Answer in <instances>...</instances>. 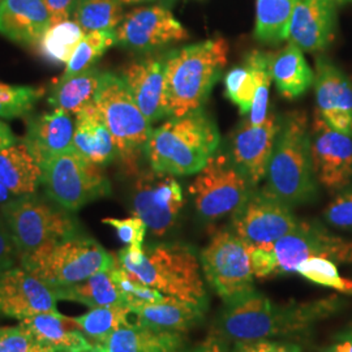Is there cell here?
Wrapping results in <instances>:
<instances>
[{"mask_svg": "<svg viewBox=\"0 0 352 352\" xmlns=\"http://www.w3.org/2000/svg\"><path fill=\"white\" fill-rule=\"evenodd\" d=\"M111 276L118 286V289L123 298V302L126 308L132 312L135 308L141 305L162 302L166 295L157 289H151L149 286L140 282L139 279L129 274L126 269H123L116 258V263L111 267Z\"/></svg>", "mask_w": 352, "mask_h": 352, "instance_id": "38", "label": "cell"}, {"mask_svg": "<svg viewBox=\"0 0 352 352\" xmlns=\"http://www.w3.org/2000/svg\"><path fill=\"white\" fill-rule=\"evenodd\" d=\"M279 126L280 119L269 113L261 124L254 126L245 120L232 135L230 155L253 186L266 177Z\"/></svg>", "mask_w": 352, "mask_h": 352, "instance_id": "18", "label": "cell"}, {"mask_svg": "<svg viewBox=\"0 0 352 352\" xmlns=\"http://www.w3.org/2000/svg\"><path fill=\"white\" fill-rule=\"evenodd\" d=\"M294 4L295 0H256L254 37L263 43L289 39Z\"/></svg>", "mask_w": 352, "mask_h": 352, "instance_id": "32", "label": "cell"}, {"mask_svg": "<svg viewBox=\"0 0 352 352\" xmlns=\"http://www.w3.org/2000/svg\"><path fill=\"white\" fill-rule=\"evenodd\" d=\"M74 148L101 167L118 158L115 141L96 102L76 113Z\"/></svg>", "mask_w": 352, "mask_h": 352, "instance_id": "26", "label": "cell"}, {"mask_svg": "<svg viewBox=\"0 0 352 352\" xmlns=\"http://www.w3.org/2000/svg\"><path fill=\"white\" fill-rule=\"evenodd\" d=\"M96 104L113 136L118 158L128 174H138L151 139V123L140 110L122 77L104 72Z\"/></svg>", "mask_w": 352, "mask_h": 352, "instance_id": "7", "label": "cell"}, {"mask_svg": "<svg viewBox=\"0 0 352 352\" xmlns=\"http://www.w3.org/2000/svg\"><path fill=\"white\" fill-rule=\"evenodd\" d=\"M291 208L270 189H252L245 201L232 214L234 232L250 248L272 247L298 226Z\"/></svg>", "mask_w": 352, "mask_h": 352, "instance_id": "12", "label": "cell"}, {"mask_svg": "<svg viewBox=\"0 0 352 352\" xmlns=\"http://www.w3.org/2000/svg\"><path fill=\"white\" fill-rule=\"evenodd\" d=\"M42 167L25 144H14L0 151V183L13 196L37 192L42 184Z\"/></svg>", "mask_w": 352, "mask_h": 352, "instance_id": "29", "label": "cell"}, {"mask_svg": "<svg viewBox=\"0 0 352 352\" xmlns=\"http://www.w3.org/2000/svg\"><path fill=\"white\" fill-rule=\"evenodd\" d=\"M327 352H352V342L340 340V343L330 347Z\"/></svg>", "mask_w": 352, "mask_h": 352, "instance_id": "50", "label": "cell"}, {"mask_svg": "<svg viewBox=\"0 0 352 352\" xmlns=\"http://www.w3.org/2000/svg\"><path fill=\"white\" fill-rule=\"evenodd\" d=\"M115 45V30H98L87 33L64 69L63 74L54 81V85L62 84L74 76L87 72L100 60L102 55Z\"/></svg>", "mask_w": 352, "mask_h": 352, "instance_id": "36", "label": "cell"}, {"mask_svg": "<svg viewBox=\"0 0 352 352\" xmlns=\"http://www.w3.org/2000/svg\"><path fill=\"white\" fill-rule=\"evenodd\" d=\"M55 291L59 300L81 302L89 308L124 305L123 298L111 276V269L100 272L84 282Z\"/></svg>", "mask_w": 352, "mask_h": 352, "instance_id": "30", "label": "cell"}, {"mask_svg": "<svg viewBox=\"0 0 352 352\" xmlns=\"http://www.w3.org/2000/svg\"><path fill=\"white\" fill-rule=\"evenodd\" d=\"M96 352H188L183 333L162 331L138 322L115 330Z\"/></svg>", "mask_w": 352, "mask_h": 352, "instance_id": "25", "label": "cell"}, {"mask_svg": "<svg viewBox=\"0 0 352 352\" xmlns=\"http://www.w3.org/2000/svg\"><path fill=\"white\" fill-rule=\"evenodd\" d=\"M19 139L14 136L11 126L0 120V151L17 144Z\"/></svg>", "mask_w": 352, "mask_h": 352, "instance_id": "49", "label": "cell"}, {"mask_svg": "<svg viewBox=\"0 0 352 352\" xmlns=\"http://www.w3.org/2000/svg\"><path fill=\"white\" fill-rule=\"evenodd\" d=\"M1 217L14 241L19 258L82 234L69 210L36 193L16 196L1 205Z\"/></svg>", "mask_w": 352, "mask_h": 352, "instance_id": "6", "label": "cell"}, {"mask_svg": "<svg viewBox=\"0 0 352 352\" xmlns=\"http://www.w3.org/2000/svg\"><path fill=\"white\" fill-rule=\"evenodd\" d=\"M232 352H302V350L295 344L260 340L235 343Z\"/></svg>", "mask_w": 352, "mask_h": 352, "instance_id": "45", "label": "cell"}, {"mask_svg": "<svg viewBox=\"0 0 352 352\" xmlns=\"http://www.w3.org/2000/svg\"><path fill=\"white\" fill-rule=\"evenodd\" d=\"M274 258V277L296 273L302 261L324 257L336 264L352 263V241L331 234L316 222L299 221L287 235L272 245Z\"/></svg>", "mask_w": 352, "mask_h": 352, "instance_id": "14", "label": "cell"}, {"mask_svg": "<svg viewBox=\"0 0 352 352\" xmlns=\"http://www.w3.org/2000/svg\"><path fill=\"white\" fill-rule=\"evenodd\" d=\"M0 352H43L20 324L0 327Z\"/></svg>", "mask_w": 352, "mask_h": 352, "instance_id": "44", "label": "cell"}, {"mask_svg": "<svg viewBox=\"0 0 352 352\" xmlns=\"http://www.w3.org/2000/svg\"><path fill=\"white\" fill-rule=\"evenodd\" d=\"M205 312L206 308L204 307L170 296H166L162 302L141 305L132 311L140 325L174 333H186L197 325Z\"/></svg>", "mask_w": 352, "mask_h": 352, "instance_id": "27", "label": "cell"}, {"mask_svg": "<svg viewBox=\"0 0 352 352\" xmlns=\"http://www.w3.org/2000/svg\"><path fill=\"white\" fill-rule=\"evenodd\" d=\"M102 223L113 227L116 231L118 238L123 244H126V247H133V248L144 247V240H145L148 227L139 217L133 215L131 218H124V219L104 218L102 219Z\"/></svg>", "mask_w": 352, "mask_h": 352, "instance_id": "42", "label": "cell"}, {"mask_svg": "<svg viewBox=\"0 0 352 352\" xmlns=\"http://www.w3.org/2000/svg\"><path fill=\"white\" fill-rule=\"evenodd\" d=\"M50 25L45 0H0V34L14 43L36 46Z\"/></svg>", "mask_w": 352, "mask_h": 352, "instance_id": "24", "label": "cell"}, {"mask_svg": "<svg viewBox=\"0 0 352 352\" xmlns=\"http://www.w3.org/2000/svg\"><path fill=\"white\" fill-rule=\"evenodd\" d=\"M266 177V187L289 206L315 200L317 179L311 157L309 124L304 111H289L280 118Z\"/></svg>", "mask_w": 352, "mask_h": 352, "instance_id": "5", "label": "cell"}, {"mask_svg": "<svg viewBox=\"0 0 352 352\" xmlns=\"http://www.w3.org/2000/svg\"><path fill=\"white\" fill-rule=\"evenodd\" d=\"M251 65L252 71L257 81V93L250 111V122L254 126H258L264 122L269 115V89L272 82V72H270V62L272 52L264 51H251L245 60Z\"/></svg>", "mask_w": 352, "mask_h": 352, "instance_id": "37", "label": "cell"}, {"mask_svg": "<svg viewBox=\"0 0 352 352\" xmlns=\"http://www.w3.org/2000/svg\"><path fill=\"white\" fill-rule=\"evenodd\" d=\"M74 135L75 123L71 113L55 109L52 113L28 120L24 144L42 167L55 155L74 146Z\"/></svg>", "mask_w": 352, "mask_h": 352, "instance_id": "21", "label": "cell"}, {"mask_svg": "<svg viewBox=\"0 0 352 352\" xmlns=\"http://www.w3.org/2000/svg\"><path fill=\"white\" fill-rule=\"evenodd\" d=\"M309 144L317 182L331 192H340L350 186L352 136L331 128L316 110L309 126Z\"/></svg>", "mask_w": 352, "mask_h": 352, "instance_id": "15", "label": "cell"}, {"mask_svg": "<svg viewBox=\"0 0 352 352\" xmlns=\"http://www.w3.org/2000/svg\"><path fill=\"white\" fill-rule=\"evenodd\" d=\"M11 196H12V193L0 183V205H4L6 202L10 201Z\"/></svg>", "mask_w": 352, "mask_h": 352, "instance_id": "51", "label": "cell"}, {"mask_svg": "<svg viewBox=\"0 0 352 352\" xmlns=\"http://www.w3.org/2000/svg\"><path fill=\"white\" fill-rule=\"evenodd\" d=\"M20 263L52 289H60L111 269L116 258L97 240L78 234L25 256Z\"/></svg>", "mask_w": 352, "mask_h": 352, "instance_id": "8", "label": "cell"}, {"mask_svg": "<svg viewBox=\"0 0 352 352\" xmlns=\"http://www.w3.org/2000/svg\"><path fill=\"white\" fill-rule=\"evenodd\" d=\"M42 186L49 199L69 212H77L111 192L101 166L90 162L74 146L42 164Z\"/></svg>", "mask_w": 352, "mask_h": 352, "instance_id": "9", "label": "cell"}, {"mask_svg": "<svg viewBox=\"0 0 352 352\" xmlns=\"http://www.w3.org/2000/svg\"><path fill=\"white\" fill-rule=\"evenodd\" d=\"M222 37L171 51L164 58V116L177 118L204 109L228 59Z\"/></svg>", "mask_w": 352, "mask_h": 352, "instance_id": "2", "label": "cell"}, {"mask_svg": "<svg viewBox=\"0 0 352 352\" xmlns=\"http://www.w3.org/2000/svg\"><path fill=\"white\" fill-rule=\"evenodd\" d=\"M77 0H45L51 14V24L68 20Z\"/></svg>", "mask_w": 352, "mask_h": 352, "instance_id": "47", "label": "cell"}, {"mask_svg": "<svg viewBox=\"0 0 352 352\" xmlns=\"http://www.w3.org/2000/svg\"><path fill=\"white\" fill-rule=\"evenodd\" d=\"M122 4H136V3H145V1H153V0H118Z\"/></svg>", "mask_w": 352, "mask_h": 352, "instance_id": "52", "label": "cell"}, {"mask_svg": "<svg viewBox=\"0 0 352 352\" xmlns=\"http://www.w3.org/2000/svg\"><path fill=\"white\" fill-rule=\"evenodd\" d=\"M19 252L4 219H0V274L14 267Z\"/></svg>", "mask_w": 352, "mask_h": 352, "instance_id": "46", "label": "cell"}, {"mask_svg": "<svg viewBox=\"0 0 352 352\" xmlns=\"http://www.w3.org/2000/svg\"><path fill=\"white\" fill-rule=\"evenodd\" d=\"M131 205L154 236H164L174 227L184 206V195L175 176L145 170L136 174Z\"/></svg>", "mask_w": 352, "mask_h": 352, "instance_id": "13", "label": "cell"}, {"mask_svg": "<svg viewBox=\"0 0 352 352\" xmlns=\"http://www.w3.org/2000/svg\"><path fill=\"white\" fill-rule=\"evenodd\" d=\"M71 17L85 34L115 30L124 17L123 4L118 0H77Z\"/></svg>", "mask_w": 352, "mask_h": 352, "instance_id": "34", "label": "cell"}, {"mask_svg": "<svg viewBox=\"0 0 352 352\" xmlns=\"http://www.w3.org/2000/svg\"><path fill=\"white\" fill-rule=\"evenodd\" d=\"M334 309L336 302L327 299L277 305L253 291L239 302L226 305L219 321V334L235 343L294 336L305 331Z\"/></svg>", "mask_w": 352, "mask_h": 352, "instance_id": "3", "label": "cell"}, {"mask_svg": "<svg viewBox=\"0 0 352 352\" xmlns=\"http://www.w3.org/2000/svg\"><path fill=\"white\" fill-rule=\"evenodd\" d=\"M188 352H232L228 346V340L221 334H210L202 340L199 346Z\"/></svg>", "mask_w": 352, "mask_h": 352, "instance_id": "48", "label": "cell"}, {"mask_svg": "<svg viewBox=\"0 0 352 352\" xmlns=\"http://www.w3.org/2000/svg\"><path fill=\"white\" fill-rule=\"evenodd\" d=\"M338 0H295L289 41L307 52L327 49L336 33Z\"/></svg>", "mask_w": 352, "mask_h": 352, "instance_id": "20", "label": "cell"}, {"mask_svg": "<svg viewBox=\"0 0 352 352\" xmlns=\"http://www.w3.org/2000/svg\"><path fill=\"white\" fill-rule=\"evenodd\" d=\"M254 187L230 154L217 151L197 173L189 193L202 219L217 221L235 213Z\"/></svg>", "mask_w": 352, "mask_h": 352, "instance_id": "10", "label": "cell"}, {"mask_svg": "<svg viewBox=\"0 0 352 352\" xmlns=\"http://www.w3.org/2000/svg\"><path fill=\"white\" fill-rule=\"evenodd\" d=\"M338 1H352V0H338Z\"/></svg>", "mask_w": 352, "mask_h": 352, "instance_id": "53", "label": "cell"}, {"mask_svg": "<svg viewBox=\"0 0 352 352\" xmlns=\"http://www.w3.org/2000/svg\"><path fill=\"white\" fill-rule=\"evenodd\" d=\"M84 36L85 33L80 25L68 19L51 24L36 46L39 55L47 62L67 64Z\"/></svg>", "mask_w": 352, "mask_h": 352, "instance_id": "33", "label": "cell"}, {"mask_svg": "<svg viewBox=\"0 0 352 352\" xmlns=\"http://www.w3.org/2000/svg\"><path fill=\"white\" fill-rule=\"evenodd\" d=\"M225 90L227 98L239 107L240 113H250L257 93V81L251 65L244 62L232 68L225 78Z\"/></svg>", "mask_w": 352, "mask_h": 352, "instance_id": "40", "label": "cell"}, {"mask_svg": "<svg viewBox=\"0 0 352 352\" xmlns=\"http://www.w3.org/2000/svg\"><path fill=\"white\" fill-rule=\"evenodd\" d=\"M202 272L208 283L226 305L254 291L248 245L232 231H219L202 250Z\"/></svg>", "mask_w": 352, "mask_h": 352, "instance_id": "11", "label": "cell"}, {"mask_svg": "<svg viewBox=\"0 0 352 352\" xmlns=\"http://www.w3.org/2000/svg\"><path fill=\"white\" fill-rule=\"evenodd\" d=\"M221 136L204 109L170 118L151 131L146 146L151 168L174 176L197 174L219 148Z\"/></svg>", "mask_w": 352, "mask_h": 352, "instance_id": "4", "label": "cell"}, {"mask_svg": "<svg viewBox=\"0 0 352 352\" xmlns=\"http://www.w3.org/2000/svg\"><path fill=\"white\" fill-rule=\"evenodd\" d=\"M188 38L186 28L162 6L135 8L115 29V45L136 51L154 50Z\"/></svg>", "mask_w": 352, "mask_h": 352, "instance_id": "16", "label": "cell"}, {"mask_svg": "<svg viewBox=\"0 0 352 352\" xmlns=\"http://www.w3.org/2000/svg\"><path fill=\"white\" fill-rule=\"evenodd\" d=\"M122 78L151 123L164 118V59L144 58L126 64Z\"/></svg>", "mask_w": 352, "mask_h": 352, "instance_id": "23", "label": "cell"}, {"mask_svg": "<svg viewBox=\"0 0 352 352\" xmlns=\"http://www.w3.org/2000/svg\"><path fill=\"white\" fill-rule=\"evenodd\" d=\"M317 111L329 126L352 136V84L325 56L316 60Z\"/></svg>", "mask_w": 352, "mask_h": 352, "instance_id": "19", "label": "cell"}, {"mask_svg": "<svg viewBox=\"0 0 352 352\" xmlns=\"http://www.w3.org/2000/svg\"><path fill=\"white\" fill-rule=\"evenodd\" d=\"M56 291L29 273L12 267L0 274V314L19 321L32 316L56 311Z\"/></svg>", "mask_w": 352, "mask_h": 352, "instance_id": "17", "label": "cell"}, {"mask_svg": "<svg viewBox=\"0 0 352 352\" xmlns=\"http://www.w3.org/2000/svg\"><path fill=\"white\" fill-rule=\"evenodd\" d=\"M324 215L331 226L352 230V184L340 189V193L327 205Z\"/></svg>", "mask_w": 352, "mask_h": 352, "instance_id": "43", "label": "cell"}, {"mask_svg": "<svg viewBox=\"0 0 352 352\" xmlns=\"http://www.w3.org/2000/svg\"><path fill=\"white\" fill-rule=\"evenodd\" d=\"M132 312L124 305L90 308L85 315L74 317L77 327L94 346L101 344L115 330L131 324Z\"/></svg>", "mask_w": 352, "mask_h": 352, "instance_id": "35", "label": "cell"}, {"mask_svg": "<svg viewBox=\"0 0 352 352\" xmlns=\"http://www.w3.org/2000/svg\"><path fill=\"white\" fill-rule=\"evenodd\" d=\"M20 325L43 352H85L94 349L75 320L60 315L58 311L28 317L20 321Z\"/></svg>", "mask_w": 352, "mask_h": 352, "instance_id": "22", "label": "cell"}, {"mask_svg": "<svg viewBox=\"0 0 352 352\" xmlns=\"http://www.w3.org/2000/svg\"><path fill=\"white\" fill-rule=\"evenodd\" d=\"M270 72L278 91L287 100L300 97L315 82V74L302 49L289 41L282 50L272 52Z\"/></svg>", "mask_w": 352, "mask_h": 352, "instance_id": "28", "label": "cell"}, {"mask_svg": "<svg viewBox=\"0 0 352 352\" xmlns=\"http://www.w3.org/2000/svg\"><path fill=\"white\" fill-rule=\"evenodd\" d=\"M296 273L317 285L352 294L351 279L340 277L337 264L329 258H324V257L308 258L298 266Z\"/></svg>", "mask_w": 352, "mask_h": 352, "instance_id": "41", "label": "cell"}, {"mask_svg": "<svg viewBox=\"0 0 352 352\" xmlns=\"http://www.w3.org/2000/svg\"><path fill=\"white\" fill-rule=\"evenodd\" d=\"M43 94L45 89L0 82V118L14 119L25 116Z\"/></svg>", "mask_w": 352, "mask_h": 352, "instance_id": "39", "label": "cell"}, {"mask_svg": "<svg viewBox=\"0 0 352 352\" xmlns=\"http://www.w3.org/2000/svg\"><path fill=\"white\" fill-rule=\"evenodd\" d=\"M85 352H96V351H94V349H93V350H90V351H85Z\"/></svg>", "mask_w": 352, "mask_h": 352, "instance_id": "54", "label": "cell"}, {"mask_svg": "<svg viewBox=\"0 0 352 352\" xmlns=\"http://www.w3.org/2000/svg\"><path fill=\"white\" fill-rule=\"evenodd\" d=\"M118 263L140 282L166 296L208 308L201 261L188 244L155 243L142 248L126 247L118 253Z\"/></svg>", "mask_w": 352, "mask_h": 352, "instance_id": "1", "label": "cell"}, {"mask_svg": "<svg viewBox=\"0 0 352 352\" xmlns=\"http://www.w3.org/2000/svg\"><path fill=\"white\" fill-rule=\"evenodd\" d=\"M102 76L97 68H90L87 72L74 76L52 89L49 103L54 109H60L65 113H77L96 100Z\"/></svg>", "mask_w": 352, "mask_h": 352, "instance_id": "31", "label": "cell"}]
</instances>
